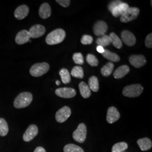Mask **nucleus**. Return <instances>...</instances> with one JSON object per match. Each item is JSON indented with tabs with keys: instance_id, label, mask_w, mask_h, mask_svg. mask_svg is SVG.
Instances as JSON below:
<instances>
[{
	"instance_id": "27",
	"label": "nucleus",
	"mask_w": 152,
	"mask_h": 152,
	"mask_svg": "<svg viewBox=\"0 0 152 152\" xmlns=\"http://www.w3.org/2000/svg\"><path fill=\"white\" fill-rule=\"evenodd\" d=\"M59 75L61 77V81L63 83L67 84L71 82V75L68 70H67L65 68L61 69L59 72Z\"/></svg>"
},
{
	"instance_id": "25",
	"label": "nucleus",
	"mask_w": 152,
	"mask_h": 152,
	"mask_svg": "<svg viewBox=\"0 0 152 152\" xmlns=\"http://www.w3.org/2000/svg\"><path fill=\"white\" fill-rule=\"evenodd\" d=\"M88 87L94 92H97L99 88V81L96 76H92L88 80Z\"/></svg>"
},
{
	"instance_id": "14",
	"label": "nucleus",
	"mask_w": 152,
	"mask_h": 152,
	"mask_svg": "<svg viewBox=\"0 0 152 152\" xmlns=\"http://www.w3.org/2000/svg\"><path fill=\"white\" fill-rule=\"evenodd\" d=\"M120 114L117 109L114 107H110L107 111V121L109 124H112L120 119Z\"/></svg>"
},
{
	"instance_id": "13",
	"label": "nucleus",
	"mask_w": 152,
	"mask_h": 152,
	"mask_svg": "<svg viewBox=\"0 0 152 152\" xmlns=\"http://www.w3.org/2000/svg\"><path fill=\"white\" fill-rule=\"evenodd\" d=\"M46 31L45 28L40 24H36L32 26L28 31L31 38H39L42 36Z\"/></svg>"
},
{
	"instance_id": "39",
	"label": "nucleus",
	"mask_w": 152,
	"mask_h": 152,
	"mask_svg": "<svg viewBox=\"0 0 152 152\" xmlns=\"http://www.w3.org/2000/svg\"><path fill=\"white\" fill-rule=\"evenodd\" d=\"M96 50H97L98 53H99L100 54H103L104 51V48H103L102 46H98L97 48H96Z\"/></svg>"
},
{
	"instance_id": "24",
	"label": "nucleus",
	"mask_w": 152,
	"mask_h": 152,
	"mask_svg": "<svg viewBox=\"0 0 152 152\" xmlns=\"http://www.w3.org/2000/svg\"><path fill=\"white\" fill-rule=\"evenodd\" d=\"M109 37L110 39L111 44H112L115 48L120 49L122 47V42L116 34L112 32L109 34Z\"/></svg>"
},
{
	"instance_id": "33",
	"label": "nucleus",
	"mask_w": 152,
	"mask_h": 152,
	"mask_svg": "<svg viewBox=\"0 0 152 152\" xmlns=\"http://www.w3.org/2000/svg\"><path fill=\"white\" fill-rule=\"evenodd\" d=\"M72 59L74 61L75 63L78 65H82L84 63V60H83V56L80 53H75L73 56Z\"/></svg>"
},
{
	"instance_id": "1",
	"label": "nucleus",
	"mask_w": 152,
	"mask_h": 152,
	"mask_svg": "<svg viewBox=\"0 0 152 152\" xmlns=\"http://www.w3.org/2000/svg\"><path fill=\"white\" fill-rule=\"evenodd\" d=\"M64 30L61 28L55 29L50 33L46 38V42L49 45H54L62 42L65 37Z\"/></svg>"
},
{
	"instance_id": "19",
	"label": "nucleus",
	"mask_w": 152,
	"mask_h": 152,
	"mask_svg": "<svg viewBox=\"0 0 152 152\" xmlns=\"http://www.w3.org/2000/svg\"><path fill=\"white\" fill-rule=\"evenodd\" d=\"M129 72L130 68L127 65H121L116 70H115L113 73V77L115 79H120L127 75Z\"/></svg>"
},
{
	"instance_id": "35",
	"label": "nucleus",
	"mask_w": 152,
	"mask_h": 152,
	"mask_svg": "<svg viewBox=\"0 0 152 152\" xmlns=\"http://www.w3.org/2000/svg\"><path fill=\"white\" fill-rule=\"evenodd\" d=\"M123 2L121 1H118V0H117V1H111L108 5V9L109 11L112 12V11L113 10V9H114L115 7H117V6L119 5L120 4H121V3H122Z\"/></svg>"
},
{
	"instance_id": "9",
	"label": "nucleus",
	"mask_w": 152,
	"mask_h": 152,
	"mask_svg": "<svg viewBox=\"0 0 152 152\" xmlns=\"http://www.w3.org/2000/svg\"><path fill=\"white\" fill-rule=\"evenodd\" d=\"M38 129L36 125H31L24 133L23 136V140L26 142H29L37 135Z\"/></svg>"
},
{
	"instance_id": "40",
	"label": "nucleus",
	"mask_w": 152,
	"mask_h": 152,
	"mask_svg": "<svg viewBox=\"0 0 152 152\" xmlns=\"http://www.w3.org/2000/svg\"><path fill=\"white\" fill-rule=\"evenodd\" d=\"M56 85H58V86H59V85H60V82L59 81H56Z\"/></svg>"
},
{
	"instance_id": "2",
	"label": "nucleus",
	"mask_w": 152,
	"mask_h": 152,
	"mask_svg": "<svg viewBox=\"0 0 152 152\" xmlns=\"http://www.w3.org/2000/svg\"><path fill=\"white\" fill-rule=\"evenodd\" d=\"M32 100L33 95L31 92H22L15 99L14 106L18 109L26 108L30 105Z\"/></svg>"
},
{
	"instance_id": "15",
	"label": "nucleus",
	"mask_w": 152,
	"mask_h": 152,
	"mask_svg": "<svg viewBox=\"0 0 152 152\" xmlns=\"http://www.w3.org/2000/svg\"><path fill=\"white\" fill-rule=\"evenodd\" d=\"M31 36L27 30H22L16 34L15 42L18 45H23L30 41Z\"/></svg>"
},
{
	"instance_id": "3",
	"label": "nucleus",
	"mask_w": 152,
	"mask_h": 152,
	"mask_svg": "<svg viewBox=\"0 0 152 152\" xmlns=\"http://www.w3.org/2000/svg\"><path fill=\"white\" fill-rule=\"evenodd\" d=\"M143 90V87L140 84L131 85L124 88L122 94L126 97L135 98L141 95Z\"/></svg>"
},
{
	"instance_id": "23",
	"label": "nucleus",
	"mask_w": 152,
	"mask_h": 152,
	"mask_svg": "<svg viewBox=\"0 0 152 152\" xmlns=\"http://www.w3.org/2000/svg\"><path fill=\"white\" fill-rule=\"evenodd\" d=\"M114 67V64L112 62H109L101 69V74L104 77H108L112 74Z\"/></svg>"
},
{
	"instance_id": "22",
	"label": "nucleus",
	"mask_w": 152,
	"mask_h": 152,
	"mask_svg": "<svg viewBox=\"0 0 152 152\" xmlns=\"http://www.w3.org/2000/svg\"><path fill=\"white\" fill-rule=\"evenodd\" d=\"M102 54L104 58L111 61L118 62L120 60V56L118 55L115 54L114 53H112L107 49H104V51Z\"/></svg>"
},
{
	"instance_id": "18",
	"label": "nucleus",
	"mask_w": 152,
	"mask_h": 152,
	"mask_svg": "<svg viewBox=\"0 0 152 152\" xmlns=\"http://www.w3.org/2000/svg\"><path fill=\"white\" fill-rule=\"evenodd\" d=\"M129 7V6L127 4L122 2L119 5L117 6V7H115L114 9H113L111 12L113 16L115 18H117L124 14V12L128 9Z\"/></svg>"
},
{
	"instance_id": "34",
	"label": "nucleus",
	"mask_w": 152,
	"mask_h": 152,
	"mask_svg": "<svg viewBox=\"0 0 152 152\" xmlns=\"http://www.w3.org/2000/svg\"><path fill=\"white\" fill-rule=\"evenodd\" d=\"M81 42L82 44L84 45H90L93 42V38L90 35H83L82 37Z\"/></svg>"
},
{
	"instance_id": "26",
	"label": "nucleus",
	"mask_w": 152,
	"mask_h": 152,
	"mask_svg": "<svg viewBox=\"0 0 152 152\" xmlns=\"http://www.w3.org/2000/svg\"><path fill=\"white\" fill-rule=\"evenodd\" d=\"M96 43L97 44L98 46H100L104 48V47L109 46L110 44H111V41L109 36L104 34L103 36H101L100 37L97 38L96 41Z\"/></svg>"
},
{
	"instance_id": "28",
	"label": "nucleus",
	"mask_w": 152,
	"mask_h": 152,
	"mask_svg": "<svg viewBox=\"0 0 152 152\" xmlns=\"http://www.w3.org/2000/svg\"><path fill=\"white\" fill-rule=\"evenodd\" d=\"M9 132V126L4 118H0V136H5Z\"/></svg>"
},
{
	"instance_id": "20",
	"label": "nucleus",
	"mask_w": 152,
	"mask_h": 152,
	"mask_svg": "<svg viewBox=\"0 0 152 152\" xmlns=\"http://www.w3.org/2000/svg\"><path fill=\"white\" fill-rule=\"evenodd\" d=\"M137 143L142 151H147L152 148V141L148 137L139 139L137 141Z\"/></svg>"
},
{
	"instance_id": "4",
	"label": "nucleus",
	"mask_w": 152,
	"mask_h": 152,
	"mask_svg": "<svg viewBox=\"0 0 152 152\" xmlns=\"http://www.w3.org/2000/svg\"><path fill=\"white\" fill-rule=\"evenodd\" d=\"M50 69V66L47 63H36L32 65L30 69V74L35 77H38L46 73Z\"/></svg>"
},
{
	"instance_id": "36",
	"label": "nucleus",
	"mask_w": 152,
	"mask_h": 152,
	"mask_svg": "<svg viewBox=\"0 0 152 152\" xmlns=\"http://www.w3.org/2000/svg\"><path fill=\"white\" fill-rule=\"evenodd\" d=\"M145 45L148 48H152V33H151L148 34L145 41Z\"/></svg>"
},
{
	"instance_id": "38",
	"label": "nucleus",
	"mask_w": 152,
	"mask_h": 152,
	"mask_svg": "<svg viewBox=\"0 0 152 152\" xmlns=\"http://www.w3.org/2000/svg\"><path fill=\"white\" fill-rule=\"evenodd\" d=\"M34 152H46V151L43 147H38L35 149Z\"/></svg>"
},
{
	"instance_id": "32",
	"label": "nucleus",
	"mask_w": 152,
	"mask_h": 152,
	"mask_svg": "<svg viewBox=\"0 0 152 152\" xmlns=\"http://www.w3.org/2000/svg\"><path fill=\"white\" fill-rule=\"evenodd\" d=\"M86 61L89 65L92 66H96L99 64V61L96 56L94 55L88 54L86 56Z\"/></svg>"
},
{
	"instance_id": "8",
	"label": "nucleus",
	"mask_w": 152,
	"mask_h": 152,
	"mask_svg": "<svg viewBox=\"0 0 152 152\" xmlns=\"http://www.w3.org/2000/svg\"><path fill=\"white\" fill-rule=\"evenodd\" d=\"M55 94L60 98H72L76 96V90L73 88L62 87L59 88L55 90Z\"/></svg>"
},
{
	"instance_id": "11",
	"label": "nucleus",
	"mask_w": 152,
	"mask_h": 152,
	"mask_svg": "<svg viewBox=\"0 0 152 152\" xmlns=\"http://www.w3.org/2000/svg\"><path fill=\"white\" fill-rule=\"evenodd\" d=\"M121 41L128 46H132L136 43V38L132 33L125 30L121 33Z\"/></svg>"
},
{
	"instance_id": "31",
	"label": "nucleus",
	"mask_w": 152,
	"mask_h": 152,
	"mask_svg": "<svg viewBox=\"0 0 152 152\" xmlns=\"http://www.w3.org/2000/svg\"><path fill=\"white\" fill-rule=\"evenodd\" d=\"M64 152H84L81 147L73 144H69L64 147Z\"/></svg>"
},
{
	"instance_id": "17",
	"label": "nucleus",
	"mask_w": 152,
	"mask_h": 152,
	"mask_svg": "<svg viewBox=\"0 0 152 152\" xmlns=\"http://www.w3.org/2000/svg\"><path fill=\"white\" fill-rule=\"evenodd\" d=\"M51 14L50 6L48 3L42 4L39 9V15L42 19H47L49 18Z\"/></svg>"
},
{
	"instance_id": "5",
	"label": "nucleus",
	"mask_w": 152,
	"mask_h": 152,
	"mask_svg": "<svg viewBox=\"0 0 152 152\" xmlns=\"http://www.w3.org/2000/svg\"><path fill=\"white\" fill-rule=\"evenodd\" d=\"M140 10L135 7H129L124 14L120 16V21L122 23H128L135 20L139 16Z\"/></svg>"
},
{
	"instance_id": "16",
	"label": "nucleus",
	"mask_w": 152,
	"mask_h": 152,
	"mask_svg": "<svg viewBox=\"0 0 152 152\" xmlns=\"http://www.w3.org/2000/svg\"><path fill=\"white\" fill-rule=\"evenodd\" d=\"M29 7L27 5H21L16 8L14 12V16L18 20H22L27 16L29 13Z\"/></svg>"
},
{
	"instance_id": "21",
	"label": "nucleus",
	"mask_w": 152,
	"mask_h": 152,
	"mask_svg": "<svg viewBox=\"0 0 152 152\" xmlns=\"http://www.w3.org/2000/svg\"><path fill=\"white\" fill-rule=\"evenodd\" d=\"M79 89L82 96L85 99H87L91 96V90L87 83L81 82L79 84Z\"/></svg>"
},
{
	"instance_id": "37",
	"label": "nucleus",
	"mask_w": 152,
	"mask_h": 152,
	"mask_svg": "<svg viewBox=\"0 0 152 152\" xmlns=\"http://www.w3.org/2000/svg\"><path fill=\"white\" fill-rule=\"evenodd\" d=\"M56 2L64 7H68L71 4L70 0H56Z\"/></svg>"
},
{
	"instance_id": "30",
	"label": "nucleus",
	"mask_w": 152,
	"mask_h": 152,
	"mask_svg": "<svg viewBox=\"0 0 152 152\" xmlns=\"http://www.w3.org/2000/svg\"><path fill=\"white\" fill-rule=\"evenodd\" d=\"M71 75L73 77L77 78H82L84 76L83 70L80 66H76L73 67L71 71Z\"/></svg>"
},
{
	"instance_id": "10",
	"label": "nucleus",
	"mask_w": 152,
	"mask_h": 152,
	"mask_svg": "<svg viewBox=\"0 0 152 152\" xmlns=\"http://www.w3.org/2000/svg\"><path fill=\"white\" fill-rule=\"evenodd\" d=\"M129 62L136 68H139L147 63L145 56L142 55H132L129 58Z\"/></svg>"
},
{
	"instance_id": "29",
	"label": "nucleus",
	"mask_w": 152,
	"mask_h": 152,
	"mask_svg": "<svg viewBox=\"0 0 152 152\" xmlns=\"http://www.w3.org/2000/svg\"><path fill=\"white\" fill-rule=\"evenodd\" d=\"M128 148V144L125 142H120L115 144L112 147V152H124Z\"/></svg>"
},
{
	"instance_id": "7",
	"label": "nucleus",
	"mask_w": 152,
	"mask_h": 152,
	"mask_svg": "<svg viewBox=\"0 0 152 152\" xmlns=\"http://www.w3.org/2000/svg\"><path fill=\"white\" fill-rule=\"evenodd\" d=\"M71 115V108L64 106L57 111L55 114V119L59 123H63L69 118Z\"/></svg>"
},
{
	"instance_id": "6",
	"label": "nucleus",
	"mask_w": 152,
	"mask_h": 152,
	"mask_svg": "<svg viewBox=\"0 0 152 152\" xmlns=\"http://www.w3.org/2000/svg\"><path fill=\"white\" fill-rule=\"evenodd\" d=\"M87 135V128L86 125L82 123L78 125L76 130L73 133V138L75 141L83 143L84 142Z\"/></svg>"
},
{
	"instance_id": "12",
	"label": "nucleus",
	"mask_w": 152,
	"mask_h": 152,
	"mask_svg": "<svg viewBox=\"0 0 152 152\" xmlns=\"http://www.w3.org/2000/svg\"><path fill=\"white\" fill-rule=\"evenodd\" d=\"M94 34L97 36H102L104 35L108 31L107 24L103 20H99L94 24L93 28Z\"/></svg>"
}]
</instances>
